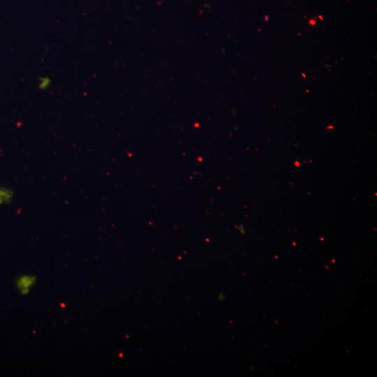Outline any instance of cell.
I'll return each instance as SVG.
<instances>
[{"instance_id":"cell-6","label":"cell","mask_w":377,"mask_h":377,"mask_svg":"<svg viewBox=\"0 0 377 377\" xmlns=\"http://www.w3.org/2000/svg\"><path fill=\"white\" fill-rule=\"evenodd\" d=\"M302 76H303V77H304V78H306V75H305V74H304V73H302Z\"/></svg>"},{"instance_id":"cell-2","label":"cell","mask_w":377,"mask_h":377,"mask_svg":"<svg viewBox=\"0 0 377 377\" xmlns=\"http://www.w3.org/2000/svg\"><path fill=\"white\" fill-rule=\"evenodd\" d=\"M50 83V80L47 77H42L39 80V88L44 89L49 87Z\"/></svg>"},{"instance_id":"cell-5","label":"cell","mask_w":377,"mask_h":377,"mask_svg":"<svg viewBox=\"0 0 377 377\" xmlns=\"http://www.w3.org/2000/svg\"><path fill=\"white\" fill-rule=\"evenodd\" d=\"M318 17H319L321 20H323V18L320 15H318Z\"/></svg>"},{"instance_id":"cell-4","label":"cell","mask_w":377,"mask_h":377,"mask_svg":"<svg viewBox=\"0 0 377 377\" xmlns=\"http://www.w3.org/2000/svg\"><path fill=\"white\" fill-rule=\"evenodd\" d=\"M265 21L269 20V16H268V15H265Z\"/></svg>"},{"instance_id":"cell-3","label":"cell","mask_w":377,"mask_h":377,"mask_svg":"<svg viewBox=\"0 0 377 377\" xmlns=\"http://www.w3.org/2000/svg\"><path fill=\"white\" fill-rule=\"evenodd\" d=\"M309 24H310L311 25H314V24H316L315 20H312V19L310 20H309Z\"/></svg>"},{"instance_id":"cell-1","label":"cell","mask_w":377,"mask_h":377,"mask_svg":"<svg viewBox=\"0 0 377 377\" xmlns=\"http://www.w3.org/2000/svg\"><path fill=\"white\" fill-rule=\"evenodd\" d=\"M34 277L27 275L23 276L17 280V286L23 294H26L29 290V288L34 284Z\"/></svg>"}]
</instances>
